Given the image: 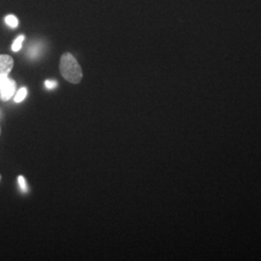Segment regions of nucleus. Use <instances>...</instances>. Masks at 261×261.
<instances>
[{"label":"nucleus","instance_id":"nucleus-8","mask_svg":"<svg viewBox=\"0 0 261 261\" xmlns=\"http://www.w3.org/2000/svg\"><path fill=\"white\" fill-rule=\"evenodd\" d=\"M45 85H46L47 89H54L57 86V83L56 81H53V80H47L45 83Z\"/></svg>","mask_w":261,"mask_h":261},{"label":"nucleus","instance_id":"nucleus-6","mask_svg":"<svg viewBox=\"0 0 261 261\" xmlns=\"http://www.w3.org/2000/svg\"><path fill=\"white\" fill-rule=\"evenodd\" d=\"M23 40H24V36L23 35L17 38L15 40V42L13 43V45H12V50L13 51H19V49L21 48V46H22Z\"/></svg>","mask_w":261,"mask_h":261},{"label":"nucleus","instance_id":"nucleus-2","mask_svg":"<svg viewBox=\"0 0 261 261\" xmlns=\"http://www.w3.org/2000/svg\"><path fill=\"white\" fill-rule=\"evenodd\" d=\"M16 91V83L8 76L0 79V100L7 102Z\"/></svg>","mask_w":261,"mask_h":261},{"label":"nucleus","instance_id":"nucleus-9","mask_svg":"<svg viewBox=\"0 0 261 261\" xmlns=\"http://www.w3.org/2000/svg\"><path fill=\"white\" fill-rule=\"evenodd\" d=\"M0 132H1V129H0Z\"/></svg>","mask_w":261,"mask_h":261},{"label":"nucleus","instance_id":"nucleus-4","mask_svg":"<svg viewBox=\"0 0 261 261\" xmlns=\"http://www.w3.org/2000/svg\"><path fill=\"white\" fill-rule=\"evenodd\" d=\"M5 22L8 27L12 28H16L19 25V20L14 15H8L5 18Z\"/></svg>","mask_w":261,"mask_h":261},{"label":"nucleus","instance_id":"nucleus-1","mask_svg":"<svg viewBox=\"0 0 261 261\" xmlns=\"http://www.w3.org/2000/svg\"><path fill=\"white\" fill-rule=\"evenodd\" d=\"M60 73L67 82L71 84H79L83 79L82 68L74 56L66 53L60 59Z\"/></svg>","mask_w":261,"mask_h":261},{"label":"nucleus","instance_id":"nucleus-3","mask_svg":"<svg viewBox=\"0 0 261 261\" xmlns=\"http://www.w3.org/2000/svg\"><path fill=\"white\" fill-rule=\"evenodd\" d=\"M14 67V59L7 55L0 56V79L8 76Z\"/></svg>","mask_w":261,"mask_h":261},{"label":"nucleus","instance_id":"nucleus-7","mask_svg":"<svg viewBox=\"0 0 261 261\" xmlns=\"http://www.w3.org/2000/svg\"><path fill=\"white\" fill-rule=\"evenodd\" d=\"M18 181H19V187H20L21 191L27 193L28 192V187H27V183H25V180H24L23 176H19Z\"/></svg>","mask_w":261,"mask_h":261},{"label":"nucleus","instance_id":"nucleus-5","mask_svg":"<svg viewBox=\"0 0 261 261\" xmlns=\"http://www.w3.org/2000/svg\"><path fill=\"white\" fill-rule=\"evenodd\" d=\"M27 95H28V89H27L25 87L20 88L19 91H18L17 95H16V97H15V102H16V103L22 102V101L25 99Z\"/></svg>","mask_w":261,"mask_h":261}]
</instances>
